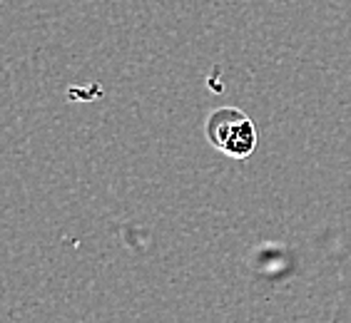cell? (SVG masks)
<instances>
[{"label": "cell", "instance_id": "1", "mask_svg": "<svg viewBox=\"0 0 351 323\" xmlns=\"http://www.w3.org/2000/svg\"><path fill=\"white\" fill-rule=\"evenodd\" d=\"M204 137L232 159H250L257 149V125L239 107H217L204 120Z\"/></svg>", "mask_w": 351, "mask_h": 323}]
</instances>
